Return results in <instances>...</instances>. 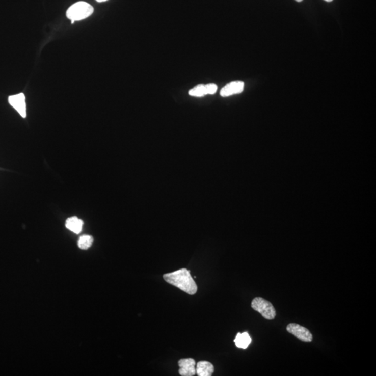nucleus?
Segmentation results:
<instances>
[{
  "label": "nucleus",
  "mask_w": 376,
  "mask_h": 376,
  "mask_svg": "<svg viewBox=\"0 0 376 376\" xmlns=\"http://www.w3.org/2000/svg\"><path fill=\"white\" fill-rule=\"evenodd\" d=\"M163 278L165 282L188 294L194 295L197 292V284L188 269L182 268L174 272L166 273L163 275Z\"/></svg>",
  "instance_id": "nucleus-1"
},
{
  "label": "nucleus",
  "mask_w": 376,
  "mask_h": 376,
  "mask_svg": "<svg viewBox=\"0 0 376 376\" xmlns=\"http://www.w3.org/2000/svg\"><path fill=\"white\" fill-rule=\"evenodd\" d=\"M94 9L85 2H78L68 9L67 17L71 20V23L75 21H82L93 14Z\"/></svg>",
  "instance_id": "nucleus-2"
},
{
  "label": "nucleus",
  "mask_w": 376,
  "mask_h": 376,
  "mask_svg": "<svg viewBox=\"0 0 376 376\" xmlns=\"http://www.w3.org/2000/svg\"><path fill=\"white\" fill-rule=\"evenodd\" d=\"M252 308L267 320H273L276 316V310L272 303L265 299L254 298L252 302Z\"/></svg>",
  "instance_id": "nucleus-3"
},
{
  "label": "nucleus",
  "mask_w": 376,
  "mask_h": 376,
  "mask_svg": "<svg viewBox=\"0 0 376 376\" xmlns=\"http://www.w3.org/2000/svg\"><path fill=\"white\" fill-rule=\"evenodd\" d=\"M288 333L292 334L302 342H311L313 335L307 328L297 324H289L287 326Z\"/></svg>",
  "instance_id": "nucleus-4"
},
{
  "label": "nucleus",
  "mask_w": 376,
  "mask_h": 376,
  "mask_svg": "<svg viewBox=\"0 0 376 376\" xmlns=\"http://www.w3.org/2000/svg\"><path fill=\"white\" fill-rule=\"evenodd\" d=\"M9 104L14 108L23 118L27 116L25 96L23 93L11 96L8 98Z\"/></svg>",
  "instance_id": "nucleus-5"
},
{
  "label": "nucleus",
  "mask_w": 376,
  "mask_h": 376,
  "mask_svg": "<svg viewBox=\"0 0 376 376\" xmlns=\"http://www.w3.org/2000/svg\"><path fill=\"white\" fill-rule=\"evenodd\" d=\"M218 86L214 84H199L189 91L190 96L203 97L206 95H213L217 92Z\"/></svg>",
  "instance_id": "nucleus-6"
},
{
  "label": "nucleus",
  "mask_w": 376,
  "mask_h": 376,
  "mask_svg": "<svg viewBox=\"0 0 376 376\" xmlns=\"http://www.w3.org/2000/svg\"><path fill=\"white\" fill-rule=\"evenodd\" d=\"M179 373L181 376H193L196 374V362L194 359H180Z\"/></svg>",
  "instance_id": "nucleus-7"
},
{
  "label": "nucleus",
  "mask_w": 376,
  "mask_h": 376,
  "mask_svg": "<svg viewBox=\"0 0 376 376\" xmlns=\"http://www.w3.org/2000/svg\"><path fill=\"white\" fill-rule=\"evenodd\" d=\"M245 83L242 81H235L230 82L224 87L220 91V96L222 97H229L233 95L239 94L244 91Z\"/></svg>",
  "instance_id": "nucleus-8"
},
{
  "label": "nucleus",
  "mask_w": 376,
  "mask_h": 376,
  "mask_svg": "<svg viewBox=\"0 0 376 376\" xmlns=\"http://www.w3.org/2000/svg\"><path fill=\"white\" fill-rule=\"evenodd\" d=\"M214 366L211 363L206 361L198 362L196 367V374L199 376H210L214 372Z\"/></svg>",
  "instance_id": "nucleus-9"
},
{
  "label": "nucleus",
  "mask_w": 376,
  "mask_h": 376,
  "mask_svg": "<svg viewBox=\"0 0 376 376\" xmlns=\"http://www.w3.org/2000/svg\"><path fill=\"white\" fill-rule=\"evenodd\" d=\"M83 225L84 222L82 220L79 219L76 216L68 218L67 221H66V227L71 232L77 234H80L82 232Z\"/></svg>",
  "instance_id": "nucleus-10"
},
{
  "label": "nucleus",
  "mask_w": 376,
  "mask_h": 376,
  "mask_svg": "<svg viewBox=\"0 0 376 376\" xmlns=\"http://www.w3.org/2000/svg\"><path fill=\"white\" fill-rule=\"evenodd\" d=\"M251 342H252V339L247 332L243 333H238L234 339L236 347L242 348V349H246L248 348Z\"/></svg>",
  "instance_id": "nucleus-11"
},
{
  "label": "nucleus",
  "mask_w": 376,
  "mask_h": 376,
  "mask_svg": "<svg viewBox=\"0 0 376 376\" xmlns=\"http://www.w3.org/2000/svg\"><path fill=\"white\" fill-rule=\"evenodd\" d=\"M93 242V238L92 236H89V235H83L79 238L78 243L79 248L83 249V250H87L91 247Z\"/></svg>",
  "instance_id": "nucleus-12"
},
{
  "label": "nucleus",
  "mask_w": 376,
  "mask_h": 376,
  "mask_svg": "<svg viewBox=\"0 0 376 376\" xmlns=\"http://www.w3.org/2000/svg\"><path fill=\"white\" fill-rule=\"evenodd\" d=\"M96 2H98V3H104V2H107L108 0H96Z\"/></svg>",
  "instance_id": "nucleus-13"
},
{
  "label": "nucleus",
  "mask_w": 376,
  "mask_h": 376,
  "mask_svg": "<svg viewBox=\"0 0 376 376\" xmlns=\"http://www.w3.org/2000/svg\"><path fill=\"white\" fill-rule=\"evenodd\" d=\"M295 1L298 2V3H301V2L303 1V0H295Z\"/></svg>",
  "instance_id": "nucleus-14"
},
{
  "label": "nucleus",
  "mask_w": 376,
  "mask_h": 376,
  "mask_svg": "<svg viewBox=\"0 0 376 376\" xmlns=\"http://www.w3.org/2000/svg\"><path fill=\"white\" fill-rule=\"evenodd\" d=\"M325 1L328 2V3H330V2L333 1V0H325Z\"/></svg>",
  "instance_id": "nucleus-15"
}]
</instances>
